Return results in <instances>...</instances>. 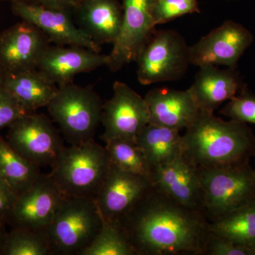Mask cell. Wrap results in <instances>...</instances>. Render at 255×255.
Returning <instances> with one entry per match:
<instances>
[{
	"label": "cell",
	"instance_id": "cell-1",
	"mask_svg": "<svg viewBox=\"0 0 255 255\" xmlns=\"http://www.w3.org/2000/svg\"><path fill=\"white\" fill-rule=\"evenodd\" d=\"M118 222L136 255H205L211 234L204 213L155 187Z\"/></svg>",
	"mask_w": 255,
	"mask_h": 255
},
{
	"label": "cell",
	"instance_id": "cell-2",
	"mask_svg": "<svg viewBox=\"0 0 255 255\" xmlns=\"http://www.w3.org/2000/svg\"><path fill=\"white\" fill-rule=\"evenodd\" d=\"M182 143L184 155L198 168L241 163L255 154V136L248 124L225 121L207 111L199 110Z\"/></svg>",
	"mask_w": 255,
	"mask_h": 255
},
{
	"label": "cell",
	"instance_id": "cell-3",
	"mask_svg": "<svg viewBox=\"0 0 255 255\" xmlns=\"http://www.w3.org/2000/svg\"><path fill=\"white\" fill-rule=\"evenodd\" d=\"M112 162L106 147L95 139L65 147L50 175L65 196L96 199Z\"/></svg>",
	"mask_w": 255,
	"mask_h": 255
},
{
	"label": "cell",
	"instance_id": "cell-4",
	"mask_svg": "<svg viewBox=\"0 0 255 255\" xmlns=\"http://www.w3.org/2000/svg\"><path fill=\"white\" fill-rule=\"evenodd\" d=\"M102 225L95 199L65 196L46 230L50 255H81Z\"/></svg>",
	"mask_w": 255,
	"mask_h": 255
},
{
	"label": "cell",
	"instance_id": "cell-5",
	"mask_svg": "<svg viewBox=\"0 0 255 255\" xmlns=\"http://www.w3.org/2000/svg\"><path fill=\"white\" fill-rule=\"evenodd\" d=\"M103 106L93 87L72 82L58 87L46 107L65 140L71 145H79L94 140L102 123Z\"/></svg>",
	"mask_w": 255,
	"mask_h": 255
},
{
	"label": "cell",
	"instance_id": "cell-6",
	"mask_svg": "<svg viewBox=\"0 0 255 255\" xmlns=\"http://www.w3.org/2000/svg\"><path fill=\"white\" fill-rule=\"evenodd\" d=\"M199 169L203 209L209 222L255 199V170L250 161Z\"/></svg>",
	"mask_w": 255,
	"mask_h": 255
},
{
	"label": "cell",
	"instance_id": "cell-7",
	"mask_svg": "<svg viewBox=\"0 0 255 255\" xmlns=\"http://www.w3.org/2000/svg\"><path fill=\"white\" fill-rule=\"evenodd\" d=\"M137 80L141 85L177 81L189 65V46L174 30H155L137 55Z\"/></svg>",
	"mask_w": 255,
	"mask_h": 255
},
{
	"label": "cell",
	"instance_id": "cell-8",
	"mask_svg": "<svg viewBox=\"0 0 255 255\" xmlns=\"http://www.w3.org/2000/svg\"><path fill=\"white\" fill-rule=\"evenodd\" d=\"M5 139L19 155L39 167H51L65 147L50 119L36 112L24 114L11 124Z\"/></svg>",
	"mask_w": 255,
	"mask_h": 255
},
{
	"label": "cell",
	"instance_id": "cell-9",
	"mask_svg": "<svg viewBox=\"0 0 255 255\" xmlns=\"http://www.w3.org/2000/svg\"><path fill=\"white\" fill-rule=\"evenodd\" d=\"M112 98L103 106L102 140L105 143L113 140L136 142L139 134L150 123L145 98L122 82L114 84Z\"/></svg>",
	"mask_w": 255,
	"mask_h": 255
},
{
	"label": "cell",
	"instance_id": "cell-10",
	"mask_svg": "<svg viewBox=\"0 0 255 255\" xmlns=\"http://www.w3.org/2000/svg\"><path fill=\"white\" fill-rule=\"evenodd\" d=\"M11 10L22 21L31 23L58 46L85 47L101 53V46L92 40L73 21V11L50 7L24 0H12Z\"/></svg>",
	"mask_w": 255,
	"mask_h": 255
},
{
	"label": "cell",
	"instance_id": "cell-11",
	"mask_svg": "<svg viewBox=\"0 0 255 255\" xmlns=\"http://www.w3.org/2000/svg\"><path fill=\"white\" fill-rule=\"evenodd\" d=\"M253 41L254 36L249 29L241 23L226 20L189 46L191 65H222L237 69L238 62Z\"/></svg>",
	"mask_w": 255,
	"mask_h": 255
},
{
	"label": "cell",
	"instance_id": "cell-12",
	"mask_svg": "<svg viewBox=\"0 0 255 255\" xmlns=\"http://www.w3.org/2000/svg\"><path fill=\"white\" fill-rule=\"evenodd\" d=\"M155 0H124L123 20L117 41L109 56L107 67L117 72L135 62L139 52L155 30L152 5Z\"/></svg>",
	"mask_w": 255,
	"mask_h": 255
},
{
	"label": "cell",
	"instance_id": "cell-13",
	"mask_svg": "<svg viewBox=\"0 0 255 255\" xmlns=\"http://www.w3.org/2000/svg\"><path fill=\"white\" fill-rule=\"evenodd\" d=\"M65 196L50 174H41L18 196L6 223L11 228L46 231Z\"/></svg>",
	"mask_w": 255,
	"mask_h": 255
},
{
	"label": "cell",
	"instance_id": "cell-14",
	"mask_svg": "<svg viewBox=\"0 0 255 255\" xmlns=\"http://www.w3.org/2000/svg\"><path fill=\"white\" fill-rule=\"evenodd\" d=\"M50 45L43 32L22 21L0 33V74L2 76L37 69Z\"/></svg>",
	"mask_w": 255,
	"mask_h": 255
},
{
	"label": "cell",
	"instance_id": "cell-15",
	"mask_svg": "<svg viewBox=\"0 0 255 255\" xmlns=\"http://www.w3.org/2000/svg\"><path fill=\"white\" fill-rule=\"evenodd\" d=\"M150 178L130 173L112 164L96 198L104 221H118L153 188Z\"/></svg>",
	"mask_w": 255,
	"mask_h": 255
},
{
	"label": "cell",
	"instance_id": "cell-16",
	"mask_svg": "<svg viewBox=\"0 0 255 255\" xmlns=\"http://www.w3.org/2000/svg\"><path fill=\"white\" fill-rule=\"evenodd\" d=\"M108 55L78 46H50L38 63L37 70L57 86L73 82L80 73L107 66Z\"/></svg>",
	"mask_w": 255,
	"mask_h": 255
},
{
	"label": "cell",
	"instance_id": "cell-17",
	"mask_svg": "<svg viewBox=\"0 0 255 255\" xmlns=\"http://www.w3.org/2000/svg\"><path fill=\"white\" fill-rule=\"evenodd\" d=\"M152 182L156 189L179 204L204 213L199 169L185 155L155 167Z\"/></svg>",
	"mask_w": 255,
	"mask_h": 255
},
{
	"label": "cell",
	"instance_id": "cell-18",
	"mask_svg": "<svg viewBox=\"0 0 255 255\" xmlns=\"http://www.w3.org/2000/svg\"><path fill=\"white\" fill-rule=\"evenodd\" d=\"M199 68L189 90L199 110L214 112L248 86L237 69H220L213 65Z\"/></svg>",
	"mask_w": 255,
	"mask_h": 255
},
{
	"label": "cell",
	"instance_id": "cell-19",
	"mask_svg": "<svg viewBox=\"0 0 255 255\" xmlns=\"http://www.w3.org/2000/svg\"><path fill=\"white\" fill-rule=\"evenodd\" d=\"M150 113V123L186 130L192 124L199 110L189 89L185 91L155 88L144 97Z\"/></svg>",
	"mask_w": 255,
	"mask_h": 255
},
{
	"label": "cell",
	"instance_id": "cell-20",
	"mask_svg": "<svg viewBox=\"0 0 255 255\" xmlns=\"http://www.w3.org/2000/svg\"><path fill=\"white\" fill-rule=\"evenodd\" d=\"M73 13L77 25L97 44L117 41L123 20L119 0H82Z\"/></svg>",
	"mask_w": 255,
	"mask_h": 255
},
{
	"label": "cell",
	"instance_id": "cell-21",
	"mask_svg": "<svg viewBox=\"0 0 255 255\" xmlns=\"http://www.w3.org/2000/svg\"><path fill=\"white\" fill-rule=\"evenodd\" d=\"M3 85L27 113L47 107L56 95L58 86L45 78L37 69L2 76Z\"/></svg>",
	"mask_w": 255,
	"mask_h": 255
},
{
	"label": "cell",
	"instance_id": "cell-22",
	"mask_svg": "<svg viewBox=\"0 0 255 255\" xmlns=\"http://www.w3.org/2000/svg\"><path fill=\"white\" fill-rule=\"evenodd\" d=\"M180 132L175 129L149 124L139 134L137 144L145 153L152 172L155 167L170 163L184 155Z\"/></svg>",
	"mask_w": 255,
	"mask_h": 255
},
{
	"label": "cell",
	"instance_id": "cell-23",
	"mask_svg": "<svg viewBox=\"0 0 255 255\" xmlns=\"http://www.w3.org/2000/svg\"><path fill=\"white\" fill-rule=\"evenodd\" d=\"M212 234L255 251V199L209 222Z\"/></svg>",
	"mask_w": 255,
	"mask_h": 255
},
{
	"label": "cell",
	"instance_id": "cell-24",
	"mask_svg": "<svg viewBox=\"0 0 255 255\" xmlns=\"http://www.w3.org/2000/svg\"><path fill=\"white\" fill-rule=\"evenodd\" d=\"M41 167L22 157L0 136V176L17 195L31 187L41 175Z\"/></svg>",
	"mask_w": 255,
	"mask_h": 255
},
{
	"label": "cell",
	"instance_id": "cell-25",
	"mask_svg": "<svg viewBox=\"0 0 255 255\" xmlns=\"http://www.w3.org/2000/svg\"><path fill=\"white\" fill-rule=\"evenodd\" d=\"M105 147L112 164L130 173L150 178L152 181V168L136 142L113 140L107 142Z\"/></svg>",
	"mask_w": 255,
	"mask_h": 255
},
{
	"label": "cell",
	"instance_id": "cell-26",
	"mask_svg": "<svg viewBox=\"0 0 255 255\" xmlns=\"http://www.w3.org/2000/svg\"><path fill=\"white\" fill-rule=\"evenodd\" d=\"M81 255H136L118 221H104L97 237Z\"/></svg>",
	"mask_w": 255,
	"mask_h": 255
},
{
	"label": "cell",
	"instance_id": "cell-27",
	"mask_svg": "<svg viewBox=\"0 0 255 255\" xmlns=\"http://www.w3.org/2000/svg\"><path fill=\"white\" fill-rule=\"evenodd\" d=\"M46 231L13 228L7 233L0 255H50Z\"/></svg>",
	"mask_w": 255,
	"mask_h": 255
},
{
	"label": "cell",
	"instance_id": "cell-28",
	"mask_svg": "<svg viewBox=\"0 0 255 255\" xmlns=\"http://www.w3.org/2000/svg\"><path fill=\"white\" fill-rule=\"evenodd\" d=\"M200 11L198 0H155L152 8L155 26Z\"/></svg>",
	"mask_w": 255,
	"mask_h": 255
},
{
	"label": "cell",
	"instance_id": "cell-29",
	"mask_svg": "<svg viewBox=\"0 0 255 255\" xmlns=\"http://www.w3.org/2000/svg\"><path fill=\"white\" fill-rule=\"evenodd\" d=\"M219 113L233 120L255 124V95L245 87L232 100L228 101Z\"/></svg>",
	"mask_w": 255,
	"mask_h": 255
},
{
	"label": "cell",
	"instance_id": "cell-30",
	"mask_svg": "<svg viewBox=\"0 0 255 255\" xmlns=\"http://www.w3.org/2000/svg\"><path fill=\"white\" fill-rule=\"evenodd\" d=\"M28 114L16 99L2 85H0V130L9 128L24 114Z\"/></svg>",
	"mask_w": 255,
	"mask_h": 255
},
{
	"label": "cell",
	"instance_id": "cell-31",
	"mask_svg": "<svg viewBox=\"0 0 255 255\" xmlns=\"http://www.w3.org/2000/svg\"><path fill=\"white\" fill-rule=\"evenodd\" d=\"M205 255H255V251L211 233L206 243Z\"/></svg>",
	"mask_w": 255,
	"mask_h": 255
},
{
	"label": "cell",
	"instance_id": "cell-32",
	"mask_svg": "<svg viewBox=\"0 0 255 255\" xmlns=\"http://www.w3.org/2000/svg\"><path fill=\"white\" fill-rule=\"evenodd\" d=\"M17 197L12 188L0 176V221L7 223Z\"/></svg>",
	"mask_w": 255,
	"mask_h": 255
},
{
	"label": "cell",
	"instance_id": "cell-33",
	"mask_svg": "<svg viewBox=\"0 0 255 255\" xmlns=\"http://www.w3.org/2000/svg\"><path fill=\"white\" fill-rule=\"evenodd\" d=\"M24 1L44 5L50 7L69 10L73 12L74 9L80 4L82 0H24Z\"/></svg>",
	"mask_w": 255,
	"mask_h": 255
},
{
	"label": "cell",
	"instance_id": "cell-34",
	"mask_svg": "<svg viewBox=\"0 0 255 255\" xmlns=\"http://www.w3.org/2000/svg\"><path fill=\"white\" fill-rule=\"evenodd\" d=\"M6 223L0 221V253H1V248H2L3 244L5 238H6L7 231H6Z\"/></svg>",
	"mask_w": 255,
	"mask_h": 255
},
{
	"label": "cell",
	"instance_id": "cell-35",
	"mask_svg": "<svg viewBox=\"0 0 255 255\" xmlns=\"http://www.w3.org/2000/svg\"><path fill=\"white\" fill-rule=\"evenodd\" d=\"M2 75L0 74V85H1V83H2Z\"/></svg>",
	"mask_w": 255,
	"mask_h": 255
},
{
	"label": "cell",
	"instance_id": "cell-36",
	"mask_svg": "<svg viewBox=\"0 0 255 255\" xmlns=\"http://www.w3.org/2000/svg\"><path fill=\"white\" fill-rule=\"evenodd\" d=\"M0 1H12V0H0Z\"/></svg>",
	"mask_w": 255,
	"mask_h": 255
},
{
	"label": "cell",
	"instance_id": "cell-37",
	"mask_svg": "<svg viewBox=\"0 0 255 255\" xmlns=\"http://www.w3.org/2000/svg\"></svg>",
	"mask_w": 255,
	"mask_h": 255
}]
</instances>
